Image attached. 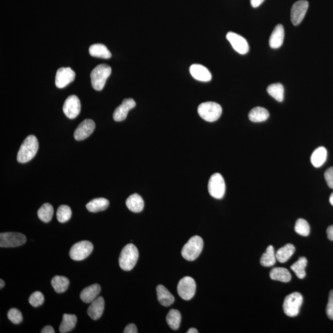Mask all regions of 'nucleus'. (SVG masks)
Returning <instances> with one entry per match:
<instances>
[{
  "label": "nucleus",
  "instance_id": "a19ab883",
  "mask_svg": "<svg viewBox=\"0 0 333 333\" xmlns=\"http://www.w3.org/2000/svg\"><path fill=\"white\" fill-rule=\"evenodd\" d=\"M324 176L328 186L333 189V167L326 170Z\"/></svg>",
  "mask_w": 333,
  "mask_h": 333
},
{
  "label": "nucleus",
  "instance_id": "aec40b11",
  "mask_svg": "<svg viewBox=\"0 0 333 333\" xmlns=\"http://www.w3.org/2000/svg\"><path fill=\"white\" fill-rule=\"evenodd\" d=\"M285 37V30L281 24H278L271 34L269 44L271 48L276 49L282 45Z\"/></svg>",
  "mask_w": 333,
  "mask_h": 333
},
{
  "label": "nucleus",
  "instance_id": "f3484780",
  "mask_svg": "<svg viewBox=\"0 0 333 333\" xmlns=\"http://www.w3.org/2000/svg\"><path fill=\"white\" fill-rule=\"evenodd\" d=\"M105 310V300L102 296H99L91 302L87 310L88 315L91 319L97 320L102 316Z\"/></svg>",
  "mask_w": 333,
  "mask_h": 333
},
{
  "label": "nucleus",
  "instance_id": "dca6fc26",
  "mask_svg": "<svg viewBox=\"0 0 333 333\" xmlns=\"http://www.w3.org/2000/svg\"><path fill=\"white\" fill-rule=\"evenodd\" d=\"M136 106V103L132 98L124 99L122 104L115 109L113 113V120L116 122L124 120L127 117L128 113Z\"/></svg>",
  "mask_w": 333,
  "mask_h": 333
},
{
  "label": "nucleus",
  "instance_id": "423d86ee",
  "mask_svg": "<svg viewBox=\"0 0 333 333\" xmlns=\"http://www.w3.org/2000/svg\"><path fill=\"white\" fill-rule=\"evenodd\" d=\"M303 302L302 296L299 293H293L286 296L284 300L283 310L288 317H296L299 313Z\"/></svg>",
  "mask_w": 333,
  "mask_h": 333
},
{
  "label": "nucleus",
  "instance_id": "4468645a",
  "mask_svg": "<svg viewBox=\"0 0 333 333\" xmlns=\"http://www.w3.org/2000/svg\"><path fill=\"white\" fill-rule=\"evenodd\" d=\"M226 38L234 50L238 53L241 54L248 53L249 49V44L246 39L243 37L234 32H229L226 34Z\"/></svg>",
  "mask_w": 333,
  "mask_h": 333
},
{
  "label": "nucleus",
  "instance_id": "c85d7f7f",
  "mask_svg": "<svg viewBox=\"0 0 333 333\" xmlns=\"http://www.w3.org/2000/svg\"><path fill=\"white\" fill-rule=\"evenodd\" d=\"M327 157V150L324 147H319L316 149L311 156V162L313 166L320 167L324 164Z\"/></svg>",
  "mask_w": 333,
  "mask_h": 333
},
{
  "label": "nucleus",
  "instance_id": "6e6552de",
  "mask_svg": "<svg viewBox=\"0 0 333 333\" xmlns=\"http://www.w3.org/2000/svg\"><path fill=\"white\" fill-rule=\"evenodd\" d=\"M225 183L223 177L219 173L212 175L210 178L208 190L210 195L217 199L223 198L225 193Z\"/></svg>",
  "mask_w": 333,
  "mask_h": 333
},
{
  "label": "nucleus",
  "instance_id": "5701e85b",
  "mask_svg": "<svg viewBox=\"0 0 333 333\" xmlns=\"http://www.w3.org/2000/svg\"><path fill=\"white\" fill-rule=\"evenodd\" d=\"M109 206H110V201L108 199L100 197V198L91 200L86 205V207L89 212L96 213V212L105 211L108 208Z\"/></svg>",
  "mask_w": 333,
  "mask_h": 333
},
{
  "label": "nucleus",
  "instance_id": "58836bf2",
  "mask_svg": "<svg viewBox=\"0 0 333 333\" xmlns=\"http://www.w3.org/2000/svg\"><path fill=\"white\" fill-rule=\"evenodd\" d=\"M7 318L12 323L16 325L20 324L23 320L21 312L16 308H11L8 311Z\"/></svg>",
  "mask_w": 333,
  "mask_h": 333
},
{
  "label": "nucleus",
  "instance_id": "c9c22d12",
  "mask_svg": "<svg viewBox=\"0 0 333 333\" xmlns=\"http://www.w3.org/2000/svg\"><path fill=\"white\" fill-rule=\"evenodd\" d=\"M57 219L60 223H65L71 219L72 211L71 207L66 205L59 206L56 213Z\"/></svg>",
  "mask_w": 333,
  "mask_h": 333
},
{
  "label": "nucleus",
  "instance_id": "6ab92c4d",
  "mask_svg": "<svg viewBox=\"0 0 333 333\" xmlns=\"http://www.w3.org/2000/svg\"><path fill=\"white\" fill-rule=\"evenodd\" d=\"M101 291V286L98 284L89 286L81 291L80 296L81 300L86 303H91L98 297Z\"/></svg>",
  "mask_w": 333,
  "mask_h": 333
},
{
  "label": "nucleus",
  "instance_id": "1a4fd4ad",
  "mask_svg": "<svg viewBox=\"0 0 333 333\" xmlns=\"http://www.w3.org/2000/svg\"><path fill=\"white\" fill-rule=\"evenodd\" d=\"M27 241L24 234L16 232H6L0 233L1 248H16L23 245Z\"/></svg>",
  "mask_w": 333,
  "mask_h": 333
},
{
  "label": "nucleus",
  "instance_id": "a878e982",
  "mask_svg": "<svg viewBox=\"0 0 333 333\" xmlns=\"http://www.w3.org/2000/svg\"><path fill=\"white\" fill-rule=\"evenodd\" d=\"M270 277L271 280L288 283L291 280L290 271L285 268H274L271 270Z\"/></svg>",
  "mask_w": 333,
  "mask_h": 333
},
{
  "label": "nucleus",
  "instance_id": "473e14b6",
  "mask_svg": "<svg viewBox=\"0 0 333 333\" xmlns=\"http://www.w3.org/2000/svg\"><path fill=\"white\" fill-rule=\"evenodd\" d=\"M53 207L50 204L44 203L39 209L37 214L41 221L44 223H48L53 218Z\"/></svg>",
  "mask_w": 333,
  "mask_h": 333
},
{
  "label": "nucleus",
  "instance_id": "f03ea898",
  "mask_svg": "<svg viewBox=\"0 0 333 333\" xmlns=\"http://www.w3.org/2000/svg\"><path fill=\"white\" fill-rule=\"evenodd\" d=\"M139 253L134 244H128L123 248L118 259L120 267L124 271L132 270L137 264Z\"/></svg>",
  "mask_w": 333,
  "mask_h": 333
},
{
  "label": "nucleus",
  "instance_id": "a211bd4d",
  "mask_svg": "<svg viewBox=\"0 0 333 333\" xmlns=\"http://www.w3.org/2000/svg\"><path fill=\"white\" fill-rule=\"evenodd\" d=\"M189 72L192 77L201 81L211 80L212 75L206 67L201 64H192L190 66Z\"/></svg>",
  "mask_w": 333,
  "mask_h": 333
},
{
  "label": "nucleus",
  "instance_id": "0eeeda50",
  "mask_svg": "<svg viewBox=\"0 0 333 333\" xmlns=\"http://www.w3.org/2000/svg\"><path fill=\"white\" fill-rule=\"evenodd\" d=\"M93 245L91 242L82 241L74 244L69 252L70 258L74 260H83L92 253Z\"/></svg>",
  "mask_w": 333,
  "mask_h": 333
},
{
  "label": "nucleus",
  "instance_id": "4c0bfd02",
  "mask_svg": "<svg viewBox=\"0 0 333 333\" xmlns=\"http://www.w3.org/2000/svg\"><path fill=\"white\" fill-rule=\"evenodd\" d=\"M44 300V296L39 291H36V292L32 293L29 298L30 304L34 307H39V306L43 304Z\"/></svg>",
  "mask_w": 333,
  "mask_h": 333
},
{
  "label": "nucleus",
  "instance_id": "f8f14e48",
  "mask_svg": "<svg viewBox=\"0 0 333 333\" xmlns=\"http://www.w3.org/2000/svg\"><path fill=\"white\" fill-rule=\"evenodd\" d=\"M308 7V2L300 0L294 3L291 11V19L295 26H298L304 18Z\"/></svg>",
  "mask_w": 333,
  "mask_h": 333
},
{
  "label": "nucleus",
  "instance_id": "cd10ccee",
  "mask_svg": "<svg viewBox=\"0 0 333 333\" xmlns=\"http://www.w3.org/2000/svg\"><path fill=\"white\" fill-rule=\"evenodd\" d=\"M269 112L266 109L261 107L254 108L249 113V120L253 122H264L268 119Z\"/></svg>",
  "mask_w": 333,
  "mask_h": 333
},
{
  "label": "nucleus",
  "instance_id": "393cba45",
  "mask_svg": "<svg viewBox=\"0 0 333 333\" xmlns=\"http://www.w3.org/2000/svg\"><path fill=\"white\" fill-rule=\"evenodd\" d=\"M77 322V318L74 314H64L63 320L59 327V332L66 333L73 330L75 328Z\"/></svg>",
  "mask_w": 333,
  "mask_h": 333
},
{
  "label": "nucleus",
  "instance_id": "7ed1b4c3",
  "mask_svg": "<svg viewBox=\"0 0 333 333\" xmlns=\"http://www.w3.org/2000/svg\"><path fill=\"white\" fill-rule=\"evenodd\" d=\"M112 69L108 64H101L95 67L90 74L91 83L95 90H102L106 81L110 76Z\"/></svg>",
  "mask_w": 333,
  "mask_h": 333
},
{
  "label": "nucleus",
  "instance_id": "4be33fe9",
  "mask_svg": "<svg viewBox=\"0 0 333 333\" xmlns=\"http://www.w3.org/2000/svg\"><path fill=\"white\" fill-rule=\"evenodd\" d=\"M144 201L139 194L135 193L131 195L126 200V206L130 211L138 213L144 208Z\"/></svg>",
  "mask_w": 333,
  "mask_h": 333
},
{
  "label": "nucleus",
  "instance_id": "79ce46f5",
  "mask_svg": "<svg viewBox=\"0 0 333 333\" xmlns=\"http://www.w3.org/2000/svg\"><path fill=\"white\" fill-rule=\"evenodd\" d=\"M123 333H137V328L135 324H133V323H130V324L128 325L127 327H125L124 331H123Z\"/></svg>",
  "mask_w": 333,
  "mask_h": 333
},
{
  "label": "nucleus",
  "instance_id": "e433bc0d",
  "mask_svg": "<svg viewBox=\"0 0 333 333\" xmlns=\"http://www.w3.org/2000/svg\"><path fill=\"white\" fill-rule=\"evenodd\" d=\"M295 231L302 236H307L310 234V228L308 222L304 219H298L296 222Z\"/></svg>",
  "mask_w": 333,
  "mask_h": 333
},
{
  "label": "nucleus",
  "instance_id": "412c9836",
  "mask_svg": "<svg viewBox=\"0 0 333 333\" xmlns=\"http://www.w3.org/2000/svg\"><path fill=\"white\" fill-rule=\"evenodd\" d=\"M157 299L159 303L165 307H169L174 302V296L172 295L165 286L158 285L156 288Z\"/></svg>",
  "mask_w": 333,
  "mask_h": 333
},
{
  "label": "nucleus",
  "instance_id": "f257e3e1",
  "mask_svg": "<svg viewBox=\"0 0 333 333\" xmlns=\"http://www.w3.org/2000/svg\"><path fill=\"white\" fill-rule=\"evenodd\" d=\"M38 142L36 136L29 135L19 148L17 160L19 163H26L33 159L38 149Z\"/></svg>",
  "mask_w": 333,
  "mask_h": 333
},
{
  "label": "nucleus",
  "instance_id": "49530a36",
  "mask_svg": "<svg viewBox=\"0 0 333 333\" xmlns=\"http://www.w3.org/2000/svg\"><path fill=\"white\" fill-rule=\"evenodd\" d=\"M198 332H197V330L196 329V328H190V329L187 331V333H197Z\"/></svg>",
  "mask_w": 333,
  "mask_h": 333
},
{
  "label": "nucleus",
  "instance_id": "ddd939ff",
  "mask_svg": "<svg viewBox=\"0 0 333 333\" xmlns=\"http://www.w3.org/2000/svg\"><path fill=\"white\" fill-rule=\"evenodd\" d=\"M75 78V73L70 68H59L56 72L55 84L58 88H63L73 82Z\"/></svg>",
  "mask_w": 333,
  "mask_h": 333
},
{
  "label": "nucleus",
  "instance_id": "72a5a7b5",
  "mask_svg": "<svg viewBox=\"0 0 333 333\" xmlns=\"http://www.w3.org/2000/svg\"><path fill=\"white\" fill-rule=\"evenodd\" d=\"M307 260L305 257H301L291 266V269L296 273V276L299 279L305 278L306 273L305 269L307 266Z\"/></svg>",
  "mask_w": 333,
  "mask_h": 333
},
{
  "label": "nucleus",
  "instance_id": "c03bdc74",
  "mask_svg": "<svg viewBox=\"0 0 333 333\" xmlns=\"http://www.w3.org/2000/svg\"><path fill=\"white\" fill-rule=\"evenodd\" d=\"M328 238L330 241H333V225H331L327 228V230Z\"/></svg>",
  "mask_w": 333,
  "mask_h": 333
},
{
  "label": "nucleus",
  "instance_id": "b1692460",
  "mask_svg": "<svg viewBox=\"0 0 333 333\" xmlns=\"http://www.w3.org/2000/svg\"><path fill=\"white\" fill-rule=\"evenodd\" d=\"M89 53L91 56L103 59H110L112 54L105 44L96 43L92 44L89 48Z\"/></svg>",
  "mask_w": 333,
  "mask_h": 333
},
{
  "label": "nucleus",
  "instance_id": "20e7f679",
  "mask_svg": "<svg viewBox=\"0 0 333 333\" xmlns=\"http://www.w3.org/2000/svg\"><path fill=\"white\" fill-rule=\"evenodd\" d=\"M203 240L199 236H194L185 244L182 250L183 258L187 261H194L198 258L203 249Z\"/></svg>",
  "mask_w": 333,
  "mask_h": 333
},
{
  "label": "nucleus",
  "instance_id": "39448f33",
  "mask_svg": "<svg viewBox=\"0 0 333 333\" xmlns=\"http://www.w3.org/2000/svg\"><path fill=\"white\" fill-rule=\"evenodd\" d=\"M197 112L204 120L213 122L221 117L222 109L218 103L209 101L201 104L197 108Z\"/></svg>",
  "mask_w": 333,
  "mask_h": 333
},
{
  "label": "nucleus",
  "instance_id": "09e8293b",
  "mask_svg": "<svg viewBox=\"0 0 333 333\" xmlns=\"http://www.w3.org/2000/svg\"><path fill=\"white\" fill-rule=\"evenodd\" d=\"M330 204L332 205L333 206V192L332 194H331V196L330 197Z\"/></svg>",
  "mask_w": 333,
  "mask_h": 333
},
{
  "label": "nucleus",
  "instance_id": "de8ad7c7",
  "mask_svg": "<svg viewBox=\"0 0 333 333\" xmlns=\"http://www.w3.org/2000/svg\"><path fill=\"white\" fill-rule=\"evenodd\" d=\"M4 281L1 279V280H0V289L1 290V289L4 287Z\"/></svg>",
  "mask_w": 333,
  "mask_h": 333
},
{
  "label": "nucleus",
  "instance_id": "37998d69",
  "mask_svg": "<svg viewBox=\"0 0 333 333\" xmlns=\"http://www.w3.org/2000/svg\"><path fill=\"white\" fill-rule=\"evenodd\" d=\"M41 333H54V328L51 326L47 325L41 331Z\"/></svg>",
  "mask_w": 333,
  "mask_h": 333
},
{
  "label": "nucleus",
  "instance_id": "bb28decb",
  "mask_svg": "<svg viewBox=\"0 0 333 333\" xmlns=\"http://www.w3.org/2000/svg\"><path fill=\"white\" fill-rule=\"evenodd\" d=\"M295 247L292 244H286L276 252V260L281 263L286 262L295 253Z\"/></svg>",
  "mask_w": 333,
  "mask_h": 333
},
{
  "label": "nucleus",
  "instance_id": "ea45409f",
  "mask_svg": "<svg viewBox=\"0 0 333 333\" xmlns=\"http://www.w3.org/2000/svg\"><path fill=\"white\" fill-rule=\"evenodd\" d=\"M327 314L330 319L333 320V290L330 292L329 299L327 307Z\"/></svg>",
  "mask_w": 333,
  "mask_h": 333
},
{
  "label": "nucleus",
  "instance_id": "c756f323",
  "mask_svg": "<svg viewBox=\"0 0 333 333\" xmlns=\"http://www.w3.org/2000/svg\"><path fill=\"white\" fill-rule=\"evenodd\" d=\"M51 283L57 293H63L68 290L70 282L65 276L57 275L52 279Z\"/></svg>",
  "mask_w": 333,
  "mask_h": 333
},
{
  "label": "nucleus",
  "instance_id": "7c9ffc66",
  "mask_svg": "<svg viewBox=\"0 0 333 333\" xmlns=\"http://www.w3.org/2000/svg\"><path fill=\"white\" fill-rule=\"evenodd\" d=\"M182 316L179 310L171 309L166 317L167 324L173 330L179 329L181 323Z\"/></svg>",
  "mask_w": 333,
  "mask_h": 333
},
{
  "label": "nucleus",
  "instance_id": "a18cd8bd",
  "mask_svg": "<svg viewBox=\"0 0 333 333\" xmlns=\"http://www.w3.org/2000/svg\"><path fill=\"white\" fill-rule=\"evenodd\" d=\"M252 6L253 7H258L265 1V0H250Z\"/></svg>",
  "mask_w": 333,
  "mask_h": 333
},
{
  "label": "nucleus",
  "instance_id": "f704fd0d",
  "mask_svg": "<svg viewBox=\"0 0 333 333\" xmlns=\"http://www.w3.org/2000/svg\"><path fill=\"white\" fill-rule=\"evenodd\" d=\"M267 92L271 97L278 101V102H282L284 100V87L282 84L280 83L271 84L267 88Z\"/></svg>",
  "mask_w": 333,
  "mask_h": 333
},
{
  "label": "nucleus",
  "instance_id": "9b49d317",
  "mask_svg": "<svg viewBox=\"0 0 333 333\" xmlns=\"http://www.w3.org/2000/svg\"><path fill=\"white\" fill-rule=\"evenodd\" d=\"M63 110L67 117L73 119L77 117L81 111L80 101L77 96L71 95L67 98Z\"/></svg>",
  "mask_w": 333,
  "mask_h": 333
},
{
  "label": "nucleus",
  "instance_id": "9d476101",
  "mask_svg": "<svg viewBox=\"0 0 333 333\" xmlns=\"http://www.w3.org/2000/svg\"><path fill=\"white\" fill-rule=\"evenodd\" d=\"M196 285L193 278L185 276L180 280L177 286L179 296L185 300H191L196 293Z\"/></svg>",
  "mask_w": 333,
  "mask_h": 333
},
{
  "label": "nucleus",
  "instance_id": "2f4dec72",
  "mask_svg": "<svg viewBox=\"0 0 333 333\" xmlns=\"http://www.w3.org/2000/svg\"><path fill=\"white\" fill-rule=\"evenodd\" d=\"M276 261V254L272 246H269L266 249L265 253L261 256L260 264L263 266L270 267L275 265Z\"/></svg>",
  "mask_w": 333,
  "mask_h": 333
},
{
  "label": "nucleus",
  "instance_id": "2eb2a0df",
  "mask_svg": "<svg viewBox=\"0 0 333 333\" xmlns=\"http://www.w3.org/2000/svg\"><path fill=\"white\" fill-rule=\"evenodd\" d=\"M95 123L93 120H84L76 128L74 134V138L76 141L86 139L92 134L93 131L95 130Z\"/></svg>",
  "mask_w": 333,
  "mask_h": 333
}]
</instances>
